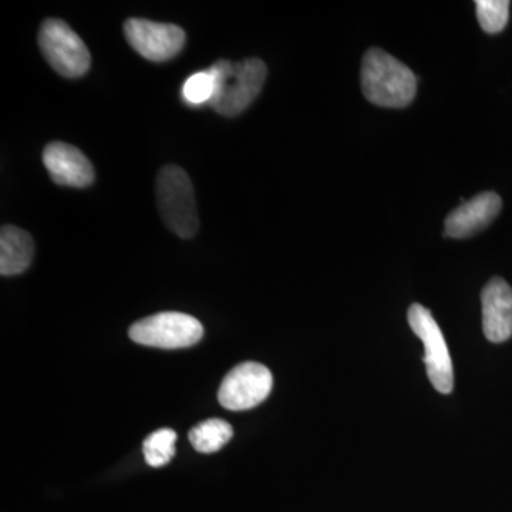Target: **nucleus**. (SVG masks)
Here are the masks:
<instances>
[{
    "instance_id": "f257e3e1",
    "label": "nucleus",
    "mask_w": 512,
    "mask_h": 512,
    "mask_svg": "<svg viewBox=\"0 0 512 512\" xmlns=\"http://www.w3.org/2000/svg\"><path fill=\"white\" fill-rule=\"evenodd\" d=\"M362 90L376 106L403 109L416 96L417 79L406 64L375 47L363 57Z\"/></svg>"
},
{
    "instance_id": "f03ea898",
    "label": "nucleus",
    "mask_w": 512,
    "mask_h": 512,
    "mask_svg": "<svg viewBox=\"0 0 512 512\" xmlns=\"http://www.w3.org/2000/svg\"><path fill=\"white\" fill-rule=\"evenodd\" d=\"M215 79L212 109L225 117H235L248 109L264 87L265 63L261 59H247L232 63L220 60L210 67Z\"/></svg>"
},
{
    "instance_id": "7ed1b4c3",
    "label": "nucleus",
    "mask_w": 512,
    "mask_h": 512,
    "mask_svg": "<svg viewBox=\"0 0 512 512\" xmlns=\"http://www.w3.org/2000/svg\"><path fill=\"white\" fill-rule=\"evenodd\" d=\"M158 211L164 224L180 238L188 239L200 227L194 187L188 174L178 165H165L156 183Z\"/></svg>"
},
{
    "instance_id": "20e7f679",
    "label": "nucleus",
    "mask_w": 512,
    "mask_h": 512,
    "mask_svg": "<svg viewBox=\"0 0 512 512\" xmlns=\"http://www.w3.org/2000/svg\"><path fill=\"white\" fill-rule=\"evenodd\" d=\"M128 335L138 345L183 349L197 345L204 336L201 322L181 312H160L131 325Z\"/></svg>"
},
{
    "instance_id": "39448f33",
    "label": "nucleus",
    "mask_w": 512,
    "mask_h": 512,
    "mask_svg": "<svg viewBox=\"0 0 512 512\" xmlns=\"http://www.w3.org/2000/svg\"><path fill=\"white\" fill-rule=\"evenodd\" d=\"M39 47L47 63L62 76L74 79L89 72L92 63L89 49L63 20L43 22L39 30Z\"/></svg>"
},
{
    "instance_id": "423d86ee",
    "label": "nucleus",
    "mask_w": 512,
    "mask_h": 512,
    "mask_svg": "<svg viewBox=\"0 0 512 512\" xmlns=\"http://www.w3.org/2000/svg\"><path fill=\"white\" fill-rule=\"evenodd\" d=\"M410 328L424 345V363L427 376L437 392H453L454 372L446 339L429 309L414 303L409 309Z\"/></svg>"
},
{
    "instance_id": "0eeeda50",
    "label": "nucleus",
    "mask_w": 512,
    "mask_h": 512,
    "mask_svg": "<svg viewBox=\"0 0 512 512\" xmlns=\"http://www.w3.org/2000/svg\"><path fill=\"white\" fill-rule=\"evenodd\" d=\"M271 370L261 363L245 362L235 367L222 380L218 390V402L232 412L254 409L271 394Z\"/></svg>"
},
{
    "instance_id": "6e6552de",
    "label": "nucleus",
    "mask_w": 512,
    "mask_h": 512,
    "mask_svg": "<svg viewBox=\"0 0 512 512\" xmlns=\"http://www.w3.org/2000/svg\"><path fill=\"white\" fill-rule=\"evenodd\" d=\"M128 45L150 62H167L183 50L185 32L180 26L151 22L146 19H128L124 25Z\"/></svg>"
},
{
    "instance_id": "1a4fd4ad",
    "label": "nucleus",
    "mask_w": 512,
    "mask_h": 512,
    "mask_svg": "<svg viewBox=\"0 0 512 512\" xmlns=\"http://www.w3.org/2000/svg\"><path fill=\"white\" fill-rule=\"evenodd\" d=\"M43 164L50 178L63 187L86 188L94 181V168L79 148L55 141L43 151Z\"/></svg>"
},
{
    "instance_id": "9d476101",
    "label": "nucleus",
    "mask_w": 512,
    "mask_h": 512,
    "mask_svg": "<svg viewBox=\"0 0 512 512\" xmlns=\"http://www.w3.org/2000/svg\"><path fill=\"white\" fill-rule=\"evenodd\" d=\"M501 207L500 195L493 191L481 192L448 214L444 234L456 239L473 237L498 217Z\"/></svg>"
},
{
    "instance_id": "9b49d317",
    "label": "nucleus",
    "mask_w": 512,
    "mask_h": 512,
    "mask_svg": "<svg viewBox=\"0 0 512 512\" xmlns=\"http://www.w3.org/2000/svg\"><path fill=\"white\" fill-rule=\"evenodd\" d=\"M485 338L503 343L512 336V288L503 278H493L481 293Z\"/></svg>"
},
{
    "instance_id": "f8f14e48",
    "label": "nucleus",
    "mask_w": 512,
    "mask_h": 512,
    "mask_svg": "<svg viewBox=\"0 0 512 512\" xmlns=\"http://www.w3.org/2000/svg\"><path fill=\"white\" fill-rule=\"evenodd\" d=\"M35 242L28 232L12 225L0 231V274L13 276L22 274L32 264Z\"/></svg>"
},
{
    "instance_id": "ddd939ff",
    "label": "nucleus",
    "mask_w": 512,
    "mask_h": 512,
    "mask_svg": "<svg viewBox=\"0 0 512 512\" xmlns=\"http://www.w3.org/2000/svg\"><path fill=\"white\" fill-rule=\"evenodd\" d=\"M232 436H234V430L231 424L221 419H211L195 426L188 437L195 450L211 454L220 451Z\"/></svg>"
},
{
    "instance_id": "4468645a",
    "label": "nucleus",
    "mask_w": 512,
    "mask_h": 512,
    "mask_svg": "<svg viewBox=\"0 0 512 512\" xmlns=\"http://www.w3.org/2000/svg\"><path fill=\"white\" fill-rule=\"evenodd\" d=\"M177 433L173 429H160L144 440L143 453L148 466L164 467L175 456Z\"/></svg>"
},
{
    "instance_id": "2eb2a0df",
    "label": "nucleus",
    "mask_w": 512,
    "mask_h": 512,
    "mask_svg": "<svg viewBox=\"0 0 512 512\" xmlns=\"http://www.w3.org/2000/svg\"><path fill=\"white\" fill-rule=\"evenodd\" d=\"M476 9L484 32L498 33L507 26L510 16V2L507 0H477Z\"/></svg>"
},
{
    "instance_id": "dca6fc26",
    "label": "nucleus",
    "mask_w": 512,
    "mask_h": 512,
    "mask_svg": "<svg viewBox=\"0 0 512 512\" xmlns=\"http://www.w3.org/2000/svg\"><path fill=\"white\" fill-rule=\"evenodd\" d=\"M214 94L215 79L210 69L194 73L185 80L183 99L190 106H201V104L211 103Z\"/></svg>"
}]
</instances>
